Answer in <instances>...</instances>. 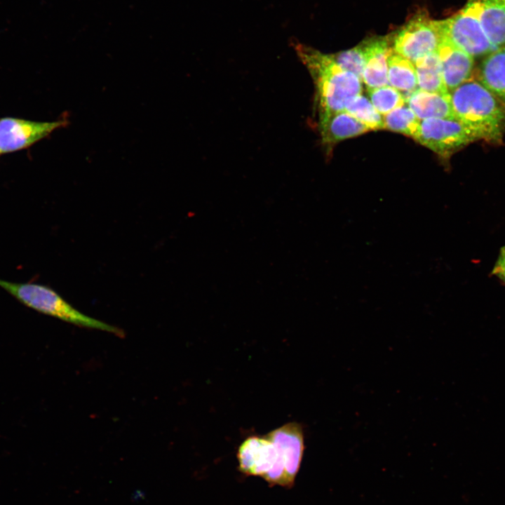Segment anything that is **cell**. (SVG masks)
Wrapping results in <instances>:
<instances>
[{
	"label": "cell",
	"instance_id": "1",
	"mask_svg": "<svg viewBox=\"0 0 505 505\" xmlns=\"http://www.w3.org/2000/svg\"><path fill=\"white\" fill-rule=\"evenodd\" d=\"M292 46L314 81L318 119L344 111L347 100L361 94L362 81L338 66L331 54L297 41L292 42Z\"/></svg>",
	"mask_w": 505,
	"mask_h": 505
},
{
	"label": "cell",
	"instance_id": "2",
	"mask_svg": "<svg viewBox=\"0 0 505 505\" xmlns=\"http://www.w3.org/2000/svg\"><path fill=\"white\" fill-rule=\"evenodd\" d=\"M456 119L478 140L499 143L505 133V100L473 77L450 93Z\"/></svg>",
	"mask_w": 505,
	"mask_h": 505
},
{
	"label": "cell",
	"instance_id": "3",
	"mask_svg": "<svg viewBox=\"0 0 505 505\" xmlns=\"http://www.w3.org/2000/svg\"><path fill=\"white\" fill-rule=\"evenodd\" d=\"M0 287L25 306L39 312L76 325L123 335L122 330L77 311L55 290L46 285L0 279Z\"/></svg>",
	"mask_w": 505,
	"mask_h": 505
},
{
	"label": "cell",
	"instance_id": "4",
	"mask_svg": "<svg viewBox=\"0 0 505 505\" xmlns=\"http://www.w3.org/2000/svg\"><path fill=\"white\" fill-rule=\"evenodd\" d=\"M444 39L441 20H432L426 11L415 13L394 34L393 50L412 62L436 52Z\"/></svg>",
	"mask_w": 505,
	"mask_h": 505
},
{
	"label": "cell",
	"instance_id": "5",
	"mask_svg": "<svg viewBox=\"0 0 505 505\" xmlns=\"http://www.w3.org/2000/svg\"><path fill=\"white\" fill-rule=\"evenodd\" d=\"M441 24L444 37L473 58L497 50L485 34L477 7L471 0L453 16L441 20Z\"/></svg>",
	"mask_w": 505,
	"mask_h": 505
},
{
	"label": "cell",
	"instance_id": "6",
	"mask_svg": "<svg viewBox=\"0 0 505 505\" xmlns=\"http://www.w3.org/2000/svg\"><path fill=\"white\" fill-rule=\"evenodd\" d=\"M237 459L242 473L262 477L271 484L289 487L277 450L265 436L247 438L238 447Z\"/></svg>",
	"mask_w": 505,
	"mask_h": 505
},
{
	"label": "cell",
	"instance_id": "7",
	"mask_svg": "<svg viewBox=\"0 0 505 505\" xmlns=\"http://www.w3.org/2000/svg\"><path fill=\"white\" fill-rule=\"evenodd\" d=\"M414 139L443 158H449L479 140L467 126L456 118L422 120Z\"/></svg>",
	"mask_w": 505,
	"mask_h": 505
},
{
	"label": "cell",
	"instance_id": "8",
	"mask_svg": "<svg viewBox=\"0 0 505 505\" xmlns=\"http://www.w3.org/2000/svg\"><path fill=\"white\" fill-rule=\"evenodd\" d=\"M67 123L65 120L36 121L15 117L0 118V154L31 147Z\"/></svg>",
	"mask_w": 505,
	"mask_h": 505
},
{
	"label": "cell",
	"instance_id": "9",
	"mask_svg": "<svg viewBox=\"0 0 505 505\" xmlns=\"http://www.w3.org/2000/svg\"><path fill=\"white\" fill-rule=\"evenodd\" d=\"M265 436L274 445L290 487L300 467L304 450L302 426L295 422H289L270 431Z\"/></svg>",
	"mask_w": 505,
	"mask_h": 505
},
{
	"label": "cell",
	"instance_id": "10",
	"mask_svg": "<svg viewBox=\"0 0 505 505\" xmlns=\"http://www.w3.org/2000/svg\"><path fill=\"white\" fill-rule=\"evenodd\" d=\"M449 93L473 77L474 58L444 37L437 50Z\"/></svg>",
	"mask_w": 505,
	"mask_h": 505
},
{
	"label": "cell",
	"instance_id": "11",
	"mask_svg": "<svg viewBox=\"0 0 505 505\" xmlns=\"http://www.w3.org/2000/svg\"><path fill=\"white\" fill-rule=\"evenodd\" d=\"M389 37H375L363 41L365 67L362 81L368 88L389 85L388 57L392 46Z\"/></svg>",
	"mask_w": 505,
	"mask_h": 505
},
{
	"label": "cell",
	"instance_id": "12",
	"mask_svg": "<svg viewBox=\"0 0 505 505\" xmlns=\"http://www.w3.org/2000/svg\"><path fill=\"white\" fill-rule=\"evenodd\" d=\"M323 145L329 152L338 142L370 130L346 111L331 114L318 119Z\"/></svg>",
	"mask_w": 505,
	"mask_h": 505
},
{
	"label": "cell",
	"instance_id": "13",
	"mask_svg": "<svg viewBox=\"0 0 505 505\" xmlns=\"http://www.w3.org/2000/svg\"><path fill=\"white\" fill-rule=\"evenodd\" d=\"M405 97L408 107L420 121L455 118L450 93H429L418 88Z\"/></svg>",
	"mask_w": 505,
	"mask_h": 505
},
{
	"label": "cell",
	"instance_id": "14",
	"mask_svg": "<svg viewBox=\"0 0 505 505\" xmlns=\"http://www.w3.org/2000/svg\"><path fill=\"white\" fill-rule=\"evenodd\" d=\"M478 9L483 29L492 46H505V0H471Z\"/></svg>",
	"mask_w": 505,
	"mask_h": 505
},
{
	"label": "cell",
	"instance_id": "15",
	"mask_svg": "<svg viewBox=\"0 0 505 505\" xmlns=\"http://www.w3.org/2000/svg\"><path fill=\"white\" fill-rule=\"evenodd\" d=\"M476 77V79L487 90L505 100V46L485 58Z\"/></svg>",
	"mask_w": 505,
	"mask_h": 505
},
{
	"label": "cell",
	"instance_id": "16",
	"mask_svg": "<svg viewBox=\"0 0 505 505\" xmlns=\"http://www.w3.org/2000/svg\"><path fill=\"white\" fill-rule=\"evenodd\" d=\"M388 81L389 86L405 92V96L418 89L413 62L396 53L392 48L388 57Z\"/></svg>",
	"mask_w": 505,
	"mask_h": 505
},
{
	"label": "cell",
	"instance_id": "17",
	"mask_svg": "<svg viewBox=\"0 0 505 505\" xmlns=\"http://www.w3.org/2000/svg\"><path fill=\"white\" fill-rule=\"evenodd\" d=\"M413 64L419 89L429 93H450L443 81L440 60L437 51L416 60Z\"/></svg>",
	"mask_w": 505,
	"mask_h": 505
},
{
	"label": "cell",
	"instance_id": "18",
	"mask_svg": "<svg viewBox=\"0 0 505 505\" xmlns=\"http://www.w3.org/2000/svg\"><path fill=\"white\" fill-rule=\"evenodd\" d=\"M344 111L365 124L370 130L384 128V119L370 100L361 94L350 97L344 105Z\"/></svg>",
	"mask_w": 505,
	"mask_h": 505
},
{
	"label": "cell",
	"instance_id": "19",
	"mask_svg": "<svg viewBox=\"0 0 505 505\" xmlns=\"http://www.w3.org/2000/svg\"><path fill=\"white\" fill-rule=\"evenodd\" d=\"M384 128L414 138L419 129L420 120L405 104L383 116Z\"/></svg>",
	"mask_w": 505,
	"mask_h": 505
},
{
	"label": "cell",
	"instance_id": "20",
	"mask_svg": "<svg viewBox=\"0 0 505 505\" xmlns=\"http://www.w3.org/2000/svg\"><path fill=\"white\" fill-rule=\"evenodd\" d=\"M368 93L374 107L383 116L406 103L404 95L389 85L368 88Z\"/></svg>",
	"mask_w": 505,
	"mask_h": 505
},
{
	"label": "cell",
	"instance_id": "21",
	"mask_svg": "<svg viewBox=\"0 0 505 505\" xmlns=\"http://www.w3.org/2000/svg\"><path fill=\"white\" fill-rule=\"evenodd\" d=\"M331 56L342 69L355 74L362 81L365 67L362 43L351 49L331 54Z\"/></svg>",
	"mask_w": 505,
	"mask_h": 505
},
{
	"label": "cell",
	"instance_id": "22",
	"mask_svg": "<svg viewBox=\"0 0 505 505\" xmlns=\"http://www.w3.org/2000/svg\"><path fill=\"white\" fill-rule=\"evenodd\" d=\"M490 274L497 278L505 285V245L500 248L498 256Z\"/></svg>",
	"mask_w": 505,
	"mask_h": 505
}]
</instances>
